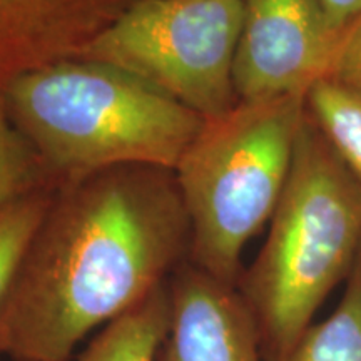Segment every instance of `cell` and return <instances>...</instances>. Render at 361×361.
I'll list each match as a JSON object with an SVG mask.
<instances>
[{"label": "cell", "instance_id": "obj_3", "mask_svg": "<svg viewBox=\"0 0 361 361\" xmlns=\"http://www.w3.org/2000/svg\"><path fill=\"white\" fill-rule=\"evenodd\" d=\"M360 252L361 186L306 111L268 238L238 283L266 360L288 355Z\"/></svg>", "mask_w": 361, "mask_h": 361}, {"label": "cell", "instance_id": "obj_2", "mask_svg": "<svg viewBox=\"0 0 361 361\" xmlns=\"http://www.w3.org/2000/svg\"><path fill=\"white\" fill-rule=\"evenodd\" d=\"M0 85L12 123L57 188L117 166L174 171L206 121L129 72L82 57Z\"/></svg>", "mask_w": 361, "mask_h": 361}, {"label": "cell", "instance_id": "obj_12", "mask_svg": "<svg viewBox=\"0 0 361 361\" xmlns=\"http://www.w3.org/2000/svg\"><path fill=\"white\" fill-rule=\"evenodd\" d=\"M45 188L57 186L35 149L12 123L0 85V211Z\"/></svg>", "mask_w": 361, "mask_h": 361}, {"label": "cell", "instance_id": "obj_14", "mask_svg": "<svg viewBox=\"0 0 361 361\" xmlns=\"http://www.w3.org/2000/svg\"><path fill=\"white\" fill-rule=\"evenodd\" d=\"M329 75L361 90V16L340 34Z\"/></svg>", "mask_w": 361, "mask_h": 361}, {"label": "cell", "instance_id": "obj_5", "mask_svg": "<svg viewBox=\"0 0 361 361\" xmlns=\"http://www.w3.org/2000/svg\"><path fill=\"white\" fill-rule=\"evenodd\" d=\"M243 0H137L75 57L119 67L204 119L238 104Z\"/></svg>", "mask_w": 361, "mask_h": 361}, {"label": "cell", "instance_id": "obj_15", "mask_svg": "<svg viewBox=\"0 0 361 361\" xmlns=\"http://www.w3.org/2000/svg\"><path fill=\"white\" fill-rule=\"evenodd\" d=\"M322 6L329 27L338 35L361 16V0H322Z\"/></svg>", "mask_w": 361, "mask_h": 361}, {"label": "cell", "instance_id": "obj_6", "mask_svg": "<svg viewBox=\"0 0 361 361\" xmlns=\"http://www.w3.org/2000/svg\"><path fill=\"white\" fill-rule=\"evenodd\" d=\"M338 39L322 0H243L233 69L238 102L306 96L329 74Z\"/></svg>", "mask_w": 361, "mask_h": 361}, {"label": "cell", "instance_id": "obj_11", "mask_svg": "<svg viewBox=\"0 0 361 361\" xmlns=\"http://www.w3.org/2000/svg\"><path fill=\"white\" fill-rule=\"evenodd\" d=\"M281 361H361V252L335 311L310 324Z\"/></svg>", "mask_w": 361, "mask_h": 361}, {"label": "cell", "instance_id": "obj_1", "mask_svg": "<svg viewBox=\"0 0 361 361\" xmlns=\"http://www.w3.org/2000/svg\"><path fill=\"white\" fill-rule=\"evenodd\" d=\"M174 171L117 166L54 191L0 308V355L67 361L189 256Z\"/></svg>", "mask_w": 361, "mask_h": 361}, {"label": "cell", "instance_id": "obj_7", "mask_svg": "<svg viewBox=\"0 0 361 361\" xmlns=\"http://www.w3.org/2000/svg\"><path fill=\"white\" fill-rule=\"evenodd\" d=\"M168 286L169 326L157 361H263L255 316L238 286L188 259Z\"/></svg>", "mask_w": 361, "mask_h": 361}, {"label": "cell", "instance_id": "obj_9", "mask_svg": "<svg viewBox=\"0 0 361 361\" xmlns=\"http://www.w3.org/2000/svg\"><path fill=\"white\" fill-rule=\"evenodd\" d=\"M169 326V286L164 283L142 303L90 336L67 361H157Z\"/></svg>", "mask_w": 361, "mask_h": 361}, {"label": "cell", "instance_id": "obj_10", "mask_svg": "<svg viewBox=\"0 0 361 361\" xmlns=\"http://www.w3.org/2000/svg\"><path fill=\"white\" fill-rule=\"evenodd\" d=\"M306 111L361 186V90L324 75L305 96Z\"/></svg>", "mask_w": 361, "mask_h": 361}, {"label": "cell", "instance_id": "obj_4", "mask_svg": "<svg viewBox=\"0 0 361 361\" xmlns=\"http://www.w3.org/2000/svg\"><path fill=\"white\" fill-rule=\"evenodd\" d=\"M305 114V96H283L239 101L204 121L174 169L189 263L238 286L243 251L281 200Z\"/></svg>", "mask_w": 361, "mask_h": 361}, {"label": "cell", "instance_id": "obj_13", "mask_svg": "<svg viewBox=\"0 0 361 361\" xmlns=\"http://www.w3.org/2000/svg\"><path fill=\"white\" fill-rule=\"evenodd\" d=\"M57 188L39 189L0 211V308L30 238L42 221Z\"/></svg>", "mask_w": 361, "mask_h": 361}, {"label": "cell", "instance_id": "obj_8", "mask_svg": "<svg viewBox=\"0 0 361 361\" xmlns=\"http://www.w3.org/2000/svg\"><path fill=\"white\" fill-rule=\"evenodd\" d=\"M137 0H0V84L75 57Z\"/></svg>", "mask_w": 361, "mask_h": 361}]
</instances>
